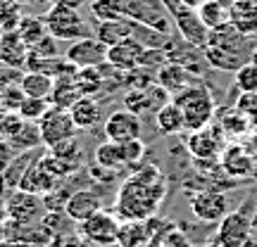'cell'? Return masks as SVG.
<instances>
[{
	"mask_svg": "<svg viewBox=\"0 0 257 247\" xmlns=\"http://www.w3.org/2000/svg\"><path fill=\"white\" fill-rule=\"evenodd\" d=\"M167 185V176L160 171V166L141 164L121 183L114 200V214L119 216V221L153 219L160 204L165 202Z\"/></svg>",
	"mask_w": 257,
	"mask_h": 247,
	"instance_id": "cell-1",
	"label": "cell"
},
{
	"mask_svg": "<svg viewBox=\"0 0 257 247\" xmlns=\"http://www.w3.org/2000/svg\"><path fill=\"white\" fill-rule=\"evenodd\" d=\"M172 100L181 107L184 112V121H186V131H198V128L210 126L214 114H217V105L212 98L210 88L198 79L195 83H191L188 88H184L181 93H176Z\"/></svg>",
	"mask_w": 257,
	"mask_h": 247,
	"instance_id": "cell-2",
	"label": "cell"
},
{
	"mask_svg": "<svg viewBox=\"0 0 257 247\" xmlns=\"http://www.w3.org/2000/svg\"><path fill=\"white\" fill-rule=\"evenodd\" d=\"M46 19L48 34L55 38V41H79V38L93 36V29L86 24V19L79 15V10L72 5H64V3H50L48 12L43 15Z\"/></svg>",
	"mask_w": 257,
	"mask_h": 247,
	"instance_id": "cell-3",
	"label": "cell"
},
{
	"mask_svg": "<svg viewBox=\"0 0 257 247\" xmlns=\"http://www.w3.org/2000/svg\"><path fill=\"white\" fill-rule=\"evenodd\" d=\"M64 178H67V176H64V171L60 169V164L50 157V152H46V155H36V159L29 164V169L24 171L22 181H19V188L46 197L48 192L55 190Z\"/></svg>",
	"mask_w": 257,
	"mask_h": 247,
	"instance_id": "cell-4",
	"label": "cell"
},
{
	"mask_svg": "<svg viewBox=\"0 0 257 247\" xmlns=\"http://www.w3.org/2000/svg\"><path fill=\"white\" fill-rule=\"evenodd\" d=\"M46 200L41 195L27 192L17 188V190H10L8 200H5V214L12 223L17 226H29V223H36L46 216Z\"/></svg>",
	"mask_w": 257,
	"mask_h": 247,
	"instance_id": "cell-5",
	"label": "cell"
},
{
	"mask_svg": "<svg viewBox=\"0 0 257 247\" xmlns=\"http://www.w3.org/2000/svg\"><path fill=\"white\" fill-rule=\"evenodd\" d=\"M165 8H167V12H169V17L174 19L179 36L184 38L186 43L198 46V48L207 46L210 29L205 27V24H202V19L198 17V10L186 8V5H181L179 0H167Z\"/></svg>",
	"mask_w": 257,
	"mask_h": 247,
	"instance_id": "cell-6",
	"label": "cell"
},
{
	"mask_svg": "<svg viewBox=\"0 0 257 247\" xmlns=\"http://www.w3.org/2000/svg\"><path fill=\"white\" fill-rule=\"evenodd\" d=\"M38 131H41V140H43V147H53L62 140H69V138L76 136V124H74L69 110H62V107H48V112L36 121Z\"/></svg>",
	"mask_w": 257,
	"mask_h": 247,
	"instance_id": "cell-7",
	"label": "cell"
},
{
	"mask_svg": "<svg viewBox=\"0 0 257 247\" xmlns=\"http://www.w3.org/2000/svg\"><path fill=\"white\" fill-rule=\"evenodd\" d=\"M191 211L193 216L202 223H219L229 214V197L219 188H200L191 195Z\"/></svg>",
	"mask_w": 257,
	"mask_h": 247,
	"instance_id": "cell-8",
	"label": "cell"
},
{
	"mask_svg": "<svg viewBox=\"0 0 257 247\" xmlns=\"http://www.w3.org/2000/svg\"><path fill=\"white\" fill-rule=\"evenodd\" d=\"M252 219H250L248 211H229L224 219L217 223V233L214 240L221 247H245L252 238Z\"/></svg>",
	"mask_w": 257,
	"mask_h": 247,
	"instance_id": "cell-9",
	"label": "cell"
},
{
	"mask_svg": "<svg viewBox=\"0 0 257 247\" xmlns=\"http://www.w3.org/2000/svg\"><path fill=\"white\" fill-rule=\"evenodd\" d=\"M226 145V136L221 133L219 126H205L198 131H191V136L186 140V147L195 162H212L219 159L221 150Z\"/></svg>",
	"mask_w": 257,
	"mask_h": 247,
	"instance_id": "cell-10",
	"label": "cell"
},
{
	"mask_svg": "<svg viewBox=\"0 0 257 247\" xmlns=\"http://www.w3.org/2000/svg\"><path fill=\"white\" fill-rule=\"evenodd\" d=\"M119 216L112 211L100 209L98 214H93L91 219H86L81 223V235L93 245L110 247L117 245V235H119Z\"/></svg>",
	"mask_w": 257,
	"mask_h": 247,
	"instance_id": "cell-11",
	"label": "cell"
},
{
	"mask_svg": "<svg viewBox=\"0 0 257 247\" xmlns=\"http://www.w3.org/2000/svg\"><path fill=\"white\" fill-rule=\"evenodd\" d=\"M64 57L76 69L100 67V64L107 62V46L102 41H98L95 36H86V38H79V41H72L67 46V50H64Z\"/></svg>",
	"mask_w": 257,
	"mask_h": 247,
	"instance_id": "cell-12",
	"label": "cell"
},
{
	"mask_svg": "<svg viewBox=\"0 0 257 247\" xmlns=\"http://www.w3.org/2000/svg\"><path fill=\"white\" fill-rule=\"evenodd\" d=\"M141 131H143L141 117L134 114L131 110H126V107L110 112V114L105 117V124H102L105 138H107V140H114V143L131 140V138H141Z\"/></svg>",
	"mask_w": 257,
	"mask_h": 247,
	"instance_id": "cell-13",
	"label": "cell"
},
{
	"mask_svg": "<svg viewBox=\"0 0 257 247\" xmlns=\"http://www.w3.org/2000/svg\"><path fill=\"white\" fill-rule=\"evenodd\" d=\"M165 102H169V93L157 83H150L146 88H128L126 95H124V107L138 114V117L150 114V112L155 114Z\"/></svg>",
	"mask_w": 257,
	"mask_h": 247,
	"instance_id": "cell-14",
	"label": "cell"
},
{
	"mask_svg": "<svg viewBox=\"0 0 257 247\" xmlns=\"http://www.w3.org/2000/svg\"><path fill=\"white\" fill-rule=\"evenodd\" d=\"M219 164L224 169V174L233 181L248 178L255 171V155L240 143H226L219 155Z\"/></svg>",
	"mask_w": 257,
	"mask_h": 247,
	"instance_id": "cell-15",
	"label": "cell"
},
{
	"mask_svg": "<svg viewBox=\"0 0 257 247\" xmlns=\"http://www.w3.org/2000/svg\"><path fill=\"white\" fill-rule=\"evenodd\" d=\"M143 50H146V46L141 41L128 36L124 41H119V43L107 48V64H110L112 69H119V72H131V69H136L138 64H141Z\"/></svg>",
	"mask_w": 257,
	"mask_h": 247,
	"instance_id": "cell-16",
	"label": "cell"
},
{
	"mask_svg": "<svg viewBox=\"0 0 257 247\" xmlns=\"http://www.w3.org/2000/svg\"><path fill=\"white\" fill-rule=\"evenodd\" d=\"M200 79V76H195L193 72H188L184 64H179V62H165L160 69L155 72V83L157 86H162L172 98H174L176 93H181L184 88H188L191 83H195Z\"/></svg>",
	"mask_w": 257,
	"mask_h": 247,
	"instance_id": "cell-17",
	"label": "cell"
},
{
	"mask_svg": "<svg viewBox=\"0 0 257 247\" xmlns=\"http://www.w3.org/2000/svg\"><path fill=\"white\" fill-rule=\"evenodd\" d=\"M102 209V200L95 190H88V188H81V190L72 192L67 202H64V214L72 221H79L83 223L86 219H91L93 214H98Z\"/></svg>",
	"mask_w": 257,
	"mask_h": 247,
	"instance_id": "cell-18",
	"label": "cell"
},
{
	"mask_svg": "<svg viewBox=\"0 0 257 247\" xmlns=\"http://www.w3.org/2000/svg\"><path fill=\"white\" fill-rule=\"evenodd\" d=\"M48 152H50V157L60 164V169L64 171L67 178L72 174H76V171H81L83 143L76 136L69 138V140H62V143H57V145H53V147H48Z\"/></svg>",
	"mask_w": 257,
	"mask_h": 247,
	"instance_id": "cell-19",
	"label": "cell"
},
{
	"mask_svg": "<svg viewBox=\"0 0 257 247\" xmlns=\"http://www.w3.org/2000/svg\"><path fill=\"white\" fill-rule=\"evenodd\" d=\"M155 240V228L153 219L146 221H121L117 245L119 247H153Z\"/></svg>",
	"mask_w": 257,
	"mask_h": 247,
	"instance_id": "cell-20",
	"label": "cell"
},
{
	"mask_svg": "<svg viewBox=\"0 0 257 247\" xmlns=\"http://www.w3.org/2000/svg\"><path fill=\"white\" fill-rule=\"evenodd\" d=\"M29 57V46L24 43V38L19 36V31H0V62L22 69L27 64Z\"/></svg>",
	"mask_w": 257,
	"mask_h": 247,
	"instance_id": "cell-21",
	"label": "cell"
},
{
	"mask_svg": "<svg viewBox=\"0 0 257 247\" xmlns=\"http://www.w3.org/2000/svg\"><path fill=\"white\" fill-rule=\"evenodd\" d=\"M69 114H72V119L79 131H88V128L98 126L102 119L100 102L95 100L93 95H81V98L69 107Z\"/></svg>",
	"mask_w": 257,
	"mask_h": 247,
	"instance_id": "cell-22",
	"label": "cell"
},
{
	"mask_svg": "<svg viewBox=\"0 0 257 247\" xmlns=\"http://www.w3.org/2000/svg\"><path fill=\"white\" fill-rule=\"evenodd\" d=\"M229 22L245 36L257 34V0H233L229 10Z\"/></svg>",
	"mask_w": 257,
	"mask_h": 247,
	"instance_id": "cell-23",
	"label": "cell"
},
{
	"mask_svg": "<svg viewBox=\"0 0 257 247\" xmlns=\"http://www.w3.org/2000/svg\"><path fill=\"white\" fill-rule=\"evenodd\" d=\"M134 34V19L128 17H119V19H110V22H98L95 24V31H93V36L102 41L105 46L110 48L114 43H119L124 38H128Z\"/></svg>",
	"mask_w": 257,
	"mask_h": 247,
	"instance_id": "cell-24",
	"label": "cell"
},
{
	"mask_svg": "<svg viewBox=\"0 0 257 247\" xmlns=\"http://www.w3.org/2000/svg\"><path fill=\"white\" fill-rule=\"evenodd\" d=\"M155 126L162 136H179L181 131H186L184 112L174 100L165 102L160 110L155 112Z\"/></svg>",
	"mask_w": 257,
	"mask_h": 247,
	"instance_id": "cell-25",
	"label": "cell"
},
{
	"mask_svg": "<svg viewBox=\"0 0 257 247\" xmlns=\"http://www.w3.org/2000/svg\"><path fill=\"white\" fill-rule=\"evenodd\" d=\"M93 159H95V164L102 166V169H107V171H114V174H119V171H126L128 164L126 159H124V152H121V145L119 143H114V140H105L100 145L95 147V152H93Z\"/></svg>",
	"mask_w": 257,
	"mask_h": 247,
	"instance_id": "cell-26",
	"label": "cell"
},
{
	"mask_svg": "<svg viewBox=\"0 0 257 247\" xmlns=\"http://www.w3.org/2000/svg\"><path fill=\"white\" fill-rule=\"evenodd\" d=\"M79 98H81V91H79V86H76V81H74V74H69V76H60V79H55V83H53V93H50L48 100H50L53 107L69 110Z\"/></svg>",
	"mask_w": 257,
	"mask_h": 247,
	"instance_id": "cell-27",
	"label": "cell"
},
{
	"mask_svg": "<svg viewBox=\"0 0 257 247\" xmlns=\"http://www.w3.org/2000/svg\"><path fill=\"white\" fill-rule=\"evenodd\" d=\"M233 0H205L198 8V17L202 19V24L210 29H219L224 24H229V10Z\"/></svg>",
	"mask_w": 257,
	"mask_h": 247,
	"instance_id": "cell-28",
	"label": "cell"
},
{
	"mask_svg": "<svg viewBox=\"0 0 257 247\" xmlns=\"http://www.w3.org/2000/svg\"><path fill=\"white\" fill-rule=\"evenodd\" d=\"M38 150H29V152H19L15 159H12V164L0 174V185L3 188H8V190H17L19 188V181H22V176L24 171L29 169V164L36 159Z\"/></svg>",
	"mask_w": 257,
	"mask_h": 247,
	"instance_id": "cell-29",
	"label": "cell"
},
{
	"mask_svg": "<svg viewBox=\"0 0 257 247\" xmlns=\"http://www.w3.org/2000/svg\"><path fill=\"white\" fill-rule=\"evenodd\" d=\"M219 128L221 133L226 138H243L250 133V128H252V124H250V117L248 114H243L240 110H226L221 112L219 117Z\"/></svg>",
	"mask_w": 257,
	"mask_h": 247,
	"instance_id": "cell-30",
	"label": "cell"
},
{
	"mask_svg": "<svg viewBox=\"0 0 257 247\" xmlns=\"http://www.w3.org/2000/svg\"><path fill=\"white\" fill-rule=\"evenodd\" d=\"M53 83H55V79L43 72H24L22 79H19V86H22L24 95H31V98H50Z\"/></svg>",
	"mask_w": 257,
	"mask_h": 247,
	"instance_id": "cell-31",
	"label": "cell"
},
{
	"mask_svg": "<svg viewBox=\"0 0 257 247\" xmlns=\"http://www.w3.org/2000/svg\"><path fill=\"white\" fill-rule=\"evenodd\" d=\"M202 50H205L207 64L214 67V69H219V72H236L238 67H243V64L248 62L245 57L233 55L229 50H221V48H214V46H205Z\"/></svg>",
	"mask_w": 257,
	"mask_h": 247,
	"instance_id": "cell-32",
	"label": "cell"
},
{
	"mask_svg": "<svg viewBox=\"0 0 257 247\" xmlns=\"http://www.w3.org/2000/svg\"><path fill=\"white\" fill-rule=\"evenodd\" d=\"M74 81L79 86L81 95H98L105 86V76H102V67H83L74 72Z\"/></svg>",
	"mask_w": 257,
	"mask_h": 247,
	"instance_id": "cell-33",
	"label": "cell"
},
{
	"mask_svg": "<svg viewBox=\"0 0 257 247\" xmlns=\"http://www.w3.org/2000/svg\"><path fill=\"white\" fill-rule=\"evenodd\" d=\"M10 145L15 147L17 152L38 150V147L43 145V140H41V131H38L36 121H24V126H22L15 136L10 138Z\"/></svg>",
	"mask_w": 257,
	"mask_h": 247,
	"instance_id": "cell-34",
	"label": "cell"
},
{
	"mask_svg": "<svg viewBox=\"0 0 257 247\" xmlns=\"http://www.w3.org/2000/svg\"><path fill=\"white\" fill-rule=\"evenodd\" d=\"M17 31H19V36L24 38V43H27L29 48L36 46L41 38L48 36L46 19H43V17H22Z\"/></svg>",
	"mask_w": 257,
	"mask_h": 247,
	"instance_id": "cell-35",
	"label": "cell"
},
{
	"mask_svg": "<svg viewBox=\"0 0 257 247\" xmlns=\"http://www.w3.org/2000/svg\"><path fill=\"white\" fill-rule=\"evenodd\" d=\"M233 86L240 93H252L257 95V64L245 62L243 67H238L233 72Z\"/></svg>",
	"mask_w": 257,
	"mask_h": 247,
	"instance_id": "cell-36",
	"label": "cell"
},
{
	"mask_svg": "<svg viewBox=\"0 0 257 247\" xmlns=\"http://www.w3.org/2000/svg\"><path fill=\"white\" fill-rule=\"evenodd\" d=\"M91 15L95 22H110V19L124 17L121 0H91Z\"/></svg>",
	"mask_w": 257,
	"mask_h": 247,
	"instance_id": "cell-37",
	"label": "cell"
},
{
	"mask_svg": "<svg viewBox=\"0 0 257 247\" xmlns=\"http://www.w3.org/2000/svg\"><path fill=\"white\" fill-rule=\"evenodd\" d=\"M22 5L15 0H0V31H15L22 22Z\"/></svg>",
	"mask_w": 257,
	"mask_h": 247,
	"instance_id": "cell-38",
	"label": "cell"
},
{
	"mask_svg": "<svg viewBox=\"0 0 257 247\" xmlns=\"http://www.w3.org/2000/svg\"><path fill=\"white\" fill-rule=\"evenodd\" d=\"M48 107H50L48 98H31V95H27L24 102L19 105V114L27 121H38L48 112Z\"/></svg>",
	"mask_w": 257,
	"mask_h": 247,
	"instance_id": "cell-39",
	"label": "cell"
},
{
	"mask_svg": "<svg viewBox=\"0 0 257 247\" xmlns=\"http://www.w3.org/2000/svg\"><path fill=\"white\" fill-rule=\"evenodd\" d=\"M165 62H169V53L167 48H146L143 55H141V64L143 69H150V72H157Z\"/></svg>",
	"mask_w": 257,
	"mask_h": 247,
	"instance_id": "cell-40",
	"label": "cell"
},
{
	"mask_svg": "<svg viewBox=\"0 0 257 247\" xmlns=\"http://www.w3.org/2000/svg\"><path fill=\"white\" fill-rule=\"evenodd\" d=\"M24 91H22V86L17 83H10L8 88H3L0 91V102L5 105V110L8 112H19V105L24 102Z\"/></svg>",
	"mask_w": 257,
	"mask_h": 247,
	"instance_id": "cell-41",
	"label": "cell"
},
{
	"mask_svg": "<svg viewBox=\"0 0 257 247\" xmlns=\"http://www.w3.org/2000/svg\"><path fill=\"white\" fill-rule=\"evenodd\" d=\"M24 121H27V119H24L19 112H5V114L0 117V138L10 140V138L19 131V128L24 126Z\"/></svg>",
	"mask_w": 257,
	"mask_h": 247,
	"instance_id": "cell-42",
	"label": "cell"
},
{
	"mask_svg": "<svg viewBox=\"0 0 257 247\" xmlns=\"http://www.w3.org/2000/svg\"><path fill=\"white\" fill-rule=\"evenodd\" d=\"M160 247H195V245H193L191 240H188V235H186L184 230H181V228H174V226H172V228L165 233V238H162Z\"/></svg>",
	"mask_w": 257,
	"mask_h": 247,
	"instance_id": "cell-43",
	"label": "cell"
},
{
	"mask_svg": "<svg viewBox=\"0 0 257 247\" xmlns=\"http://www.w3.org/2000/svg\"><path fill=\"white\" fill-rule=\"evenodd\" d=\"M17 155H19V152L12 145H10V140L0 138V174H3V171H5L10 164H12V159H15Z\"/></svg>",
	"mask_w": 257,
	"mask_h": 247,
	"instance_id": "cell-44",
	"label": "cell"
},
{
	"mask_svg": "<svg viewBox=\"0 0 257 247\" xmlns=\"http://www.w3.org/2000/svg\"><path fill=\"white\" fill-rule=\"evenodd\" d=\"M179 3H181V5H186V8H191V10H198L205 0H179Z\"/></svg>",
	"mask_w": 257,
	"mask_h": 247,
	"instance_id": "cell-45",
	"label": "cell"
},
{
	"mask_svg": "<svg viewBox=\"0 0 257 247\" xmlns=\"http://www.w3.org/2000/svg\"><path fill=\"white\" fill-rule=\"evenodd\" d=\"M250 62L257 64V48H252V55H250Z\"/></svg>",
	"mask_w": 257,
	"mask_h": 247,
	"instance_id": "cell-46",
	"label": "cell"
},
{
	"mask_svg": "<svg viewBox=\"0 0 257 247\" xmlns=\"http://www.w3.org/2000/svg\"><path fill=\"white\" fill-rule=\"evenodd\" d=\"M15 3H19V5H31V3H36V0H15Z\"/></svg>",
	"mask_w": 257,
	"mask_h": 247,
	"instance_id": "cell-47",
	"label": "cell"
},
{
	"mask_svg": "<svg viewBox=\"0 0 257 247\" xmlns=\"http://www.w3.org/2000/svg\"><path fill=\"white\" fill-rule=\"evenodd\" d=\"M162 3H167V0H162Z\"/></svg>",
	"mask_w": 257,
	"mask_h": 247,
	"instance_id": "cell-48",
	"label": "cell"
}]
</instances>
